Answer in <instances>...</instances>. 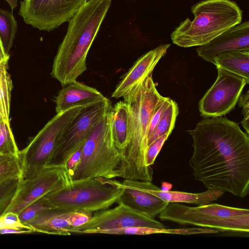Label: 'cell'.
<instances>
[{
    "label": "cell",
    "instance_id": "16",
    "mask_svg": "<svg viewBox=\"0 0 249 249\" xmlns=\"http://www.w3.org/2000/svg\"><path fill=\"white\" fill-rule=\"evenodd\" d=\"M170 46V44H161L141 56L124 76L111 97L117 99L123 97L152 73Z\"/></svg>",
    "mask_w": 249,
    "mask_h": 249
},
{
    "label": "cell",
    "instance_id": "11",
    "mask_svg": "<svg viewBox=\"0 0 249 249\" xmlns=\"http://www.w3.org/2000/svg\"><path fill=\"white\" fill-rule=\"evenodd\" d=\"M88 0H22L18 15L26 24L50 32L69 21Z\"/></svg>",
    "mask_w": 249,
    "mask_h": 249
},
{
    "label": "cell",
    "instance_id": "32",
    "mask_svg": "<svg viewBox=\"0 0 249 249\" xmlns=\"http://www.w3.org/2000/svg\"><path fill=\"white\" fill-rule=\"evenodd\" d=\"M4 228L31 229L29 226L21 222L18 214L11 212H6L0 218V229Z\"/></svg>",
    "mask_w": 249,
    "mask_h": 249
},
{
    "label": "cell",
    "instance_id": "13",
    "mask_svg": "<svg viewBox=\"0 0 249 249\" xmlns=\"http://www.w3.org/2000/svg\"><path fill=\"white\" fill-rule=\"evenodd\" d=\"M118 203L113 208L96 212L88 222L77 227L71 228L70 232L93 234L97 231L128 227L165 228L155 218L138 212L123 203Z\"/></svg>",
    "mask_w": 249,
    "mask_h": 249
},
{
    "label": "cell",
    "instance_id": "24",
    "mask_svg": "<svg viewBox=\"0 0 249 249\" xmlns=\"http://www.w3.org/2000/svg\"><path fill=\"white\" fill-rule=\"evenodd\" d=\"M179 109L177 103L171 99L164 111L154 131L148 142V146L159 137L165 134H171L175 124Z\"/></svg>",
    "mask_w": 249,
    "mask_h": 249
},
{
    "label": "cell",
    "instance_id": "14",
    "mask_svg": "<svg viewBox=\"0 0 249 249\" xmlns=\"http://www.w3.org/2000/svg\"><path fill=\"white\" fill-rule=\"evenodd\" d=\"M111 184L120 188L122 193L117 203H123L133 210L155 218L169 204L143 190L138 180L107 179Z\"/></svg>",
    "mask_w": 249,
    "mask_h": 249
},
{
    "label": "cell",
    "instance_id": "29",
    "mask_svg": "<svg viewBox=\"0 0 249 249\" xmlns=\"http://www.w3.org/2000/svg\"><path fill=\"white\" fill-rule=\"evenodd\" d=\"M52 208L53 207L42 197L25 208L18 214L19 218L23 224L27 225L41 213Z\"/></svg>",
    "mask_w": 249,
    "mask_h": 249
},
{
    "label": "cell",
    "instance_id": "1",
    "mask_svg": "<svg viewBox=\"0 0 249 249\" xmlns=\"http://www.w3.org/2000/svg\"><path fill=\"white\" fill-rule=\"evenodd\" d=\"M195 180L240 198L249 193V135L226 117L204 119L189 130Z\"/></svg>",
    "mask_w": 249,
    "mask_h": 249
},
{
    "label": "cell",
    "instance_id": "8",
    "mask_svg": "<svg viewBox=\"0 0 249 249\" xmlns=\"http://www.w3.org/2000/svg\"><path fill=\"white\" fill-rule=\"evenodd\" d=\"M86 106L56 113L27 146L19 151L23 178L35 177L48 165L66 129Z\"/></svg>",
    "mask_w": 249,
    "mask_h": 249
},
{
    "label": "cell",
    "instance_id": "31",
    "mask_svg": "<svg viewBox=\"0 0 249 249\" xmlns=\"http://www.w3.org/2000/svg\"><path fill=\"white\" fill-rule=\"evenodd\" d=\"M171 99L169 97H164L155 108L151 117L148 129V140L154 131L164 111L169 105Z\"/></svg>",
    "mask_w": 249,
    "mask_h": 249
},
{
    "label": "cell",
    "instance_id": "6",
    "mask_svg": "<svg viewBox=\"0 0 249 249\" xmlns=\"http://www.w3.org/2000/svg\"><path fill=\"white\" fill-rule=\"evenodd\" d=\"M161 221L209 228L218 232L249 233V210L216 203L188 206L169 203L158 215Z\"/></svg>",
    "mask_w": 249,
    "mask_h": 249
},
{
    "label": "cell",
    "instance_id": "12",
    "mask_svg": "<svg viewBox=\"0 0 249 249\" xmlns=\"http://www.w3.org/2000/svg\"><path fill=\"white\" fill-rule=\"evenodd\" d=\"M71 182L64 165H48L35 177L23 178L7 212L19 214L32 203Z\"/></svg>",
    "mask_w": 249,
    "mask_h": 249
},
{
    "label": "cell",
    "instance_id": "15",
    "mask_svg": "<svg viewBox=\"0 0 249 249\" xmlns=\"http://www.w3.org/2000/svg\"><path fill=\"white\" fill-rule=\"evenodd\" d=\"M197 55L203 60L213 63L215 57L231 51H249V22H241L209 43L198 46Z\"/></svg>",
    "mask_w": 249,
    "mask_h": 249
},
{
    "label": "cell",
    "instance_id": "9",
    "mask_svg": "<svg viewBox=\"0 0 249 249\" xmlns=\"http://www.w3.org/2000/svg\"><path fill=\"white\" fill-rule=\"evenodd\" d=\"M111 106L106 97L86 105L66 129L48 165H64L69 157L85 142Z\"/></svg>",
    "mask_w": 249,
    "mask_h": 249
},
{
    "label": "cell",
    "instance_id": "38",
    "mask_svg": "<svg viewBox=\"0 0 249 249\" xmlns=\"http://www.w3.org/2000/svg\"><path fill=\"white\" fill-rule=\"evenodd\" d=\"M9 55H7L4 51L1 40L0 39V61L2 60H8Z\"/></svg>",
    "mask_w": 249,
    "mask_h": 249
},
{
    "label": "cell",
    "instance_id": "30",
    "mask_svg": "<svg viewBox=\"0 0 249 249\" xmlns=\"http://www.w3.org/2000/svg\"><path fill=\"white\" fill-rule=\"evenodd\" d=\"M170 135L167 133L159 137L148 146L145 156L147 166L151 167L154 164L157 156Z\"/></svg>",
    "mask_w": 249,
    "mask_h": 249
},
{
    "label": "cell",
    "instance_id": "34",
    "mask_svg": "<svg viewBox=\"0 0 249 249\" xmlns=\"http://www.w3.org/2000/svg\"><path fill=\"white\" fill-rule=\"evenodd\" d=\"M238 105L242 107V113L244 116L241 121V124L249 134V91L247 90L245 94H241L238 101Z\"/></svg>",
    "mask_w": 249,
    "mask_h": 249
},
{
    "label": "cell",
    "instance_id": "5",
    "mask_svg": "<svg viewBox=\"0 0 249 249\" xmlns=\"http://www.w3.org/2000/svg\"><path fill=\"white\" fill-rule=\"evenodd\" d=\"M112 108L111 106L84 142L79 162L71 176V181L117 178L122 157L112 134Z\"/></svg>",
    "mask_w": 249,
    "mask_h": 249
},
{
    "label": "cell",
    "instance_id": "28",
    "mask_svg": "<svg viewBox=\"0 0 249 249\" xmlns=\"http://www.w3.org/2000/svg\"><path fill=\"white\" fill-rule=\"evenodd\" d=\"M168 232L166 228H157L148 227H128L111 230L97 231L95 233L116 234V235H149L152 234H166Z\"/></svg>",
    "mask_w": 249,
    "mask_h": 249
},
{
    "label": "cell",
    "instance_id": "40",
    "mask_svg": "<svg viewBox=\"0 0 249 249\" xmlns=\"http://www.w3.org/2000/svg\"><path fill=\"white\" fill-rule=\"evenodd\" d=\"M1 120H2V119H1V116H0V121Z\"/></svg>",
    "mask_w": 249,
    "mask_h": 249
},
{
    "label": "cell",
    "instance_id": "36",
    "mask_svg": "<svg viewBox=\"0 0 249 249\" xmlns=\"http://www.w3.org/2000/svg\"><path fill=\"white\" fill-rule=\"evenodd\" d=\"M34 232L32 230L19 228H4L0 229V234L24 233Z\"/></svg>",
    "mask_w": 249,
    "mask_h": 249
},
{
    "label": "cell",
    "instance_id": "19",
    "mask_svg": "<svg viewBox=\"0 0 249 249\" xmlns=\"http://www.w3.org/2000/svg\"><path fill=\"white\" fill-rule=\"evenodd\" d=\"M71 212L55 208L45 210L30 222L29 226L33 232L49 234L70 235L71 227L69 224L68 217Z\"/></svg>",
    "mask_w": 249,
    "mask_h": 249
},
{
    "label": "cell",
    "instance_id": "37",
    "mask_svg": "<svg viewBox=\"0 0 249 249\" xmlns=\"http://www.w3.org/2000/svg\"><path fill=\"white\" fill-rule=\"evenodd\" d=\"M173 185L171 183L168 182L163 181L161 183V186L160 189L163 192H167L170 191Z\"/></svg>",
    "mask_w": 249,
    "mask_h": 249
},
{
    "label": "cell",
    "instance_id": "4",
    "mask_svg": "<svg viewBox=\"0 0 249 249\" xmlns=\"http://www.w3.org/2000/svg\"><path fill=\"white\" fill-rule=\"evenodd\" d=\"M194 18H186L170 34L172 42L183 48L206 44L242 22L243 11L231 0H202L194 4Z\"/></svg>",
    "mask_w": 249,
    "mask_h": 249
},
{
    "label": "cell",
    "instance_id": "26",
    "mask_svg": "<svg viewBox=\"0 0 249 249\" xmlns=\"http://www.w3.org/2000/svg\"><path fill=\"white\" fill-rule=\"evenodd\" d=\"M17 145L10 124L0 121V155L18 156Z\"/></svg>",
    "mask_w": 249,
    "mask_h": 249
},
{
    "label": "cell",
    "instance_id": "17",
    "mask_svg": "<svg viewBox=\"0 0 249 249\" xmlns=\"http://www.w3.org/2000/svg\"><path fill=\"white\" fill-rule=\"evenodd\" d=\"M106 97L98 90L76 80L69 83L55 97L56 113L71 108L93 104Z\"/></svg>",
    "mask_w": 249,
    "mask_h": 249
},
{
    "label": "cell",
    "instance_id": "7",
    "mask_svg": "<svg viewBox=\"0 0 249 249\" xmlns=\"http://www.w3.org/2000/svg\"><path fill=\"white\" fill-rule=\"evenodd\" d=\"M122 190L106 178L71 181L43 196L55 208L90 213L108 209L118 202Z\"/></svg>",
    "mask_w": 249,
    "mask_h": 249
},
{
    "label": "cell",
    "instance_id": "25",
    "mask_svg": "<svg viewBox=\"0 0 249 249\" xmlns=\"http://www.w3.org/2000/svg\"><path fill=\"white\" fill-rule=\"evenodd\" d=\"M22 179L18 176L0 182V218L10 207Z\"/></svg>",
    "mask_w": 249,
    "mask_h": 249
},
{
    "label": "cell",
    "instance_id": "23",
    "mask_svg": "<svg viewBox=\"0 0 249 249\" xmlns=\"http://www.w3.org/2000/svg\"><path fill=\"white\" fill-rule=\"evenodd\" d=\"M17 29V21L13 14L0 8V39L7 55H9Z\"/></svg>",
    "mask_w": 249,
    "mask_h": 249
},
{
    "label": "cell",
    "instance_id": "22",
    "mask_svg": "<svg viewBox=\"0 0 249 249\" xmlns=\"http://www.w3.org/2000/svg\"><path fill=\"white\" fill-rule=\"evenodd\" d=\"M8 61H0V115L4 122L10 124V102L13 84L7 71Z\"/></svg>",
    "mask_w": 249,
    "mask_h": 249
},
{
    "label": "cell",
    "instance_id": "21",
    "mask_svg": "<svg viewBox=\"0 0 249 249\" xmlns=\"http://www.w3.org/2000/svg\"><path fill=\"white\" fill-rule=\"evenodd\" d=\"M249 80V51H231L214 57L213 63Z\"/></svg>",
    "mask_w": 249,
    "mask_h": 249
},
{
    "label": "cell",
    "instance_id": "3",
    "mask_svg": "<svg viewBox=\"0 0 249 249\" xmlns=\"http://www.w3.org/2000/svg\"><path fill=\"white\" fill-rule=\"evenodd\" d=\"M112 0H88L69 21L67 33L54 58L51 76L64 87L87 68L89 51Z\"/></svg>",
    "mask_w": 249,
    "mask_h": 249
},
{
    "label": "cell",
    "instance_id": "10",
    "mask_svg": "<svg viewBox=\"0 0 249 249\" xmlns=\"http://www.w3.org/2000/svg\"><path fill=\"white\" fill-rule=\"evenodd\" d=\"M215 81L198 103V109L204 118L224 116L235 107L244 87L249 80L220 67Z\"/></svg>",
    "mask_w": 249,
    "mask_h": 249
},
{
    "label": "cell",
    "instance_id": "18",
    "mask_svg": "<svg viewBox=\"0 0 249 249\" xmlns=\"http://www.w3.org/2000/svg\"><path fill=\"white\" fill-rule=\"evenodd\" d=\"M138 183L143 190L169 203H185L203 205L217 200L225 193L213 188H207L206 191L198 193L171 190L163 192L152 182L138 180Z\"/></svg>",
    "mask_w": 249,
    "mask_h": 249
},
{
    "label": "cell",
    "instance_id": "2",
    "mask_svg": "<svg viewBox=\"0 0 249 249\" xmlns=\"http://www.w3.org/2000/svg\"><path fill=\"white\" fill-rule=\"evenodd\" d=\"M157 90L152 73L123 97L130 111L128 143L121 153L117 178L152 182L153 169L146 165L148 133L151 117L163 98Z\"/></svg>",
    "mask_w": 249,
    "mask_h": 249
},
{
    "label": "cell",
    "instance_id": "35",
    "mask_svg": "<svg viewBox=\"0 0 249 249\" xmlns=\"http://www.w3.org/2000/svg\"><path fill=\"white\" fill-rule=\"evenodd\" d=\"M83 145L84 144L69 157L64 165L67 172L70 176L71 179V176L80 159Z\"/></svg>",
    "mask_w": 249,
    "mask_h": 249
},
{
    "label": "cell",
    "instance_id": "39",
    "mask_svg": "<svg viewBox=\"0 0 249 249\" xmlns=\"http://www.w3.org/2000/svg\"><path fill=\"white\" fill-rule=\"evenodd\" d=\"M10 5L12 10L15 9L18 5V0H5Z\"/></svg>",
    "mask_w": 249,
    "mask_h": 249
},
{
    "label": "cell",
    "instance_id": "27",
    "mask_svg": "<svg viewBox=\"0 0 249 249\" xmlns=\"http://www.w3.org/2000/svg\"><path fill=\"white\" fill-rule=\"evenodd\" d=\"M21 162L18 156L0 155V182L16 176H21Z\"/></svg>",
    "mask_w": 249,
    "mask_h": 249
},
{
    "label": "cell",
    "instance_id": "33",
    "mask_svg": "<svg viewBox=\"0 0 249 249\" xmlns=\"http://www.w3.org/2000/svg\"><path fill=\"white\" fill-rule=\"evenodd\" d=\"M92 216L90 212L82 211L71 212L68 217V221L71 228H75L88 222Z\"/></svg>",
    "mask_w": 249,
    "mask_h": 249
},
{
    "label": "cell",
    "instance_id": "20",
    "mask_svg": "<svg viewBox=\"0 0 249 249\" xmlns=\"http://www.w3.org/2000/svg\"><path fill=\"white\" fill-rule=\"evenodd\" d=\"M111 130L115 145L121 154L128 143L130 131V111L124 101H119L112 107Z\"/></svg>",
    "mask_w": 249,
    "mask_h": 249
}]
</instances>
